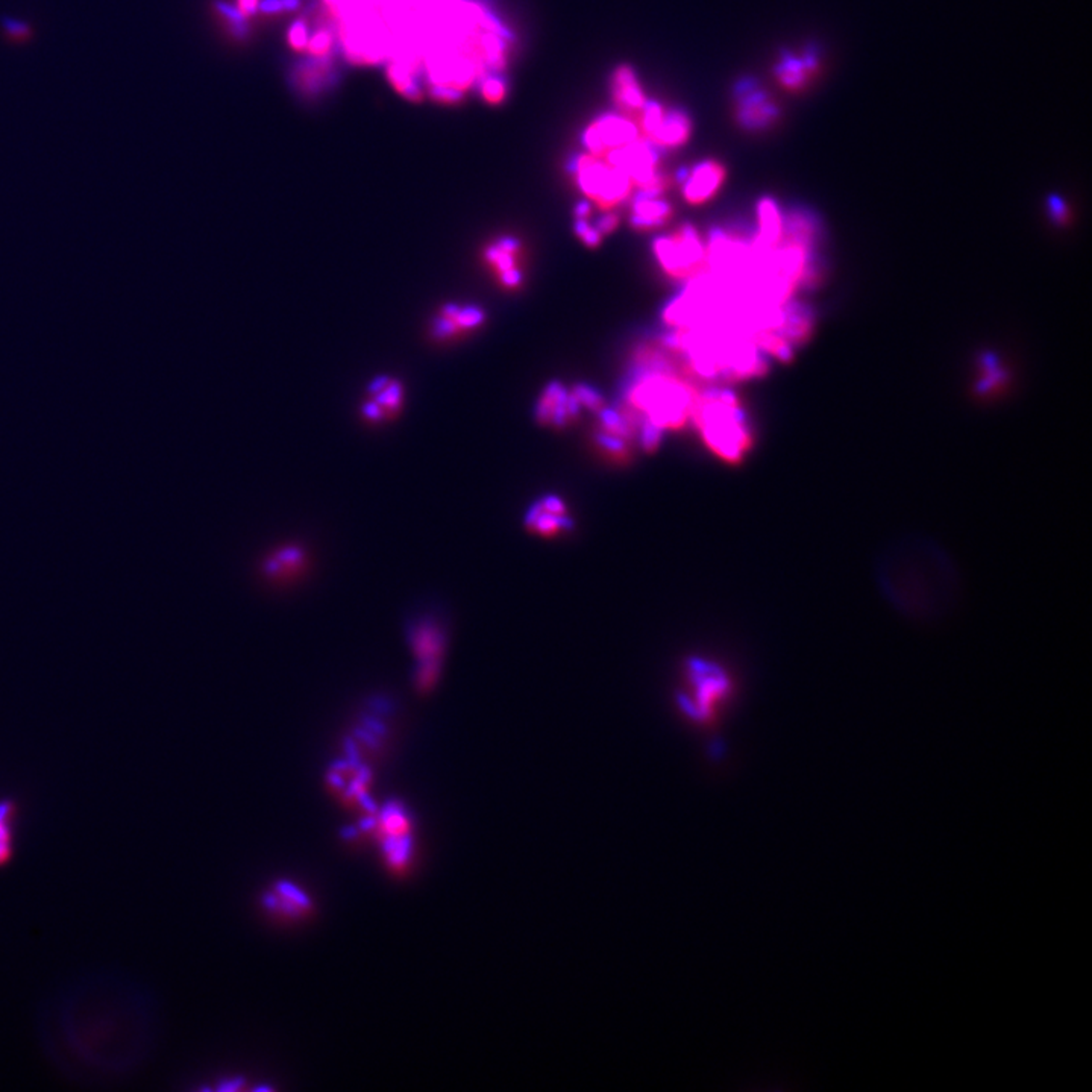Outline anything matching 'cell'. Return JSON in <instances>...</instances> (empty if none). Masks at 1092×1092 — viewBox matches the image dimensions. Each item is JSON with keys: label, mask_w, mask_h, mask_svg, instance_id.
<instances>
[{"label": "cell", "mask_w": 1092, "mask_h": 1092, "mask_svg": "<svg viewBox=\"0 0 1092 1092\" xmlns=\"http://www.w3.org/2000/svg\"><path fill=\"white\" fill-rule=\"evenodd\" d=\"M662 343L682 360L686 376L696 382L728 384L764 377L767 371L765 353L750 337L736 329L675 328Z\"/></svg>", "instance_id": "1"}, {"label": "cell", "mask_w": 1092, "mask_h": 1092, "mask_svg": "<svg viewBox=\"0 0 1092 1092\" xmlns=\"http://www.w3.org/2000/svg\"><path fill=\"white\" fill-rule=\"evenodd\" d=\"M624 405L640 422L661 431H679L690 424L701 387L675 368L636 369Z\"/></svg>", "instance_id": "2"}, {"label": "cell", "mask_w": 1092, "mask_h": 1092, "mask_svg": "<svg viewBox=\"0 0 1092 1092\" xmlns=\"http://www.w3.org/2000/svg\"><path fill=\"white\" fill-rule=\"evenodd\" d=\"M690 424L715 457L728 464L743 461L753 450V431L740 397L725 387L701 389Z\"/></svg>", "instance_id": "3"}, {"label": "cell", "mask_w": 1092, "mask_h": 1092, "mask_svg": "<svg viewBox=\"0 0 1092 1092\" xmlns=\"http://www.w3.org/2000/svg\"><path fill=\"white\" fill-rule=\"evenodd\" d=\"M571 171L580 192L587 197L590 204L604 213L613 211V208L632 197L635 190V182L625 171L592 154L575 157L571 163Z\"/></svg>", "instance_id": "4"}, {"label": "cell", "mask_w": 1092, "mask_h": 1092, "mask_svg": "<svg viewBox=\"0 0 1092 1092\" xmlns=\"http://www.w3.org/2000/svg\"><path fill=\"white\" fill-rule=\"evenodd\" d=\"M653 250L662 271L675 281L689 282L707 273V242L692 223L654 240Z\"/></svg>", "instance_id": "5"}, {"label": "cell", "mask_w": 1092, "mask_h": 1092, "mask_svg": "<svg viewBox=\"0 0 1092 1092\" xmlns=\"http://www.w3.org/2000/svg\"><path fill=\"white\" fill-rule=\"evenodd\" d=\"M688 689L682 696L683 707L693 721H711L717 706L730 692V679L724 669L706 661H692L686 672Z\"/></svg>", "instance_id": "6"}, {"label": "cell", "mask_w": 1092, "mask_h": 1092, "mask_svg": "<svg viewBox=\"0 0 1092 1092\" xmlns=\"http://www.w3.org/2000/svg\"><path fill=\"white\" fill-rule=\"evenodd\" d=\"M639 120L640 134L659 149L683 146L692 133V121L685 111L664 110L657 102H646Z\"/></svg>", "instance_id": "7"}, {"label": "cell", "mask_w": 1092, "mask_h": 1092, "mask_svg": "<svg viewBox=\"0 0 1092 1092\" xmlns=\"http://www.w3.org/2000/svg\"><path fill=\"white\" fill-rule=\"evenodd\" d=\"M639 126L630 118L618 115H604L592 121L583 134V143L589 154L604 158L613 150L640 139Z\"/></svg>", "instance_id": "8"}, {"label": "cell", "mask_w": 1092, "mask_h": 1092, "mask_svg": "<svg viewBox=\"0 0 1092 1092\" xmlns=\"http://www.w3.org/2000/svg\"><path fill=\"white\" fill-rule=\"evenodd\" d=\"M725 178H727V169L719 161H701L700 165H696L690 170H682L679 173L683 199L693 207H700L719 192Z\"/></svg>", "instance_id": "9"}, {"label": "cell", "mask_w": 1092, "mask_h": 1092, "mask_svg": "<svg viewBox=\"0 0 1092 1092\" xmlns=\"http://www.w3.org/2000/svg\"><path fill=\"white\" fill-rule=\"evenodd\" d=\"M484 258L504 289L518 290L522 286V243L518 239L501 237L485 247Z\"/></svg>", "instance_id": "10"}, {"label": "cell", "mask_w": 1092, "mask_h": 1092, "mask_svg": "<svg viewBox=\"0 0 1092 1092\" xmlns=\"http://www.w3.org/2000/svg\"><path fill=\"white\" fill-rule=\"evenodd\" d=\"M580 411L582 407L572 397L571 390L566 389L561 382L553 381L545 387L537 401L535 421L545 427L563 429L574 424Z\"/></svg>", "instance_id": "11"}, {"label": "cell", "mask_w": 1092, "mask_h": 1092, "mask_svg": "<svg viewBox=\"0 0 1092 1092\" xmlns=\"http://www.w3.org/2000/svg\"><path fill=\"white\" fill-rule=\"evenodd\" d=\"M572 519L563 501L558 497H545L530 508L525 516V527L534 534H560L571 529Z\"/></svg>", "instance_id": "12"}, {"label": "cell", "mask_w": 1092, "mask_h": 1092, "mask_svg": "<svg viewBox=\"0 0 1092 1092\" xmlns=\"http://www.w3.org/2000/svg\"><path fill=\"white\" fill-rule=\"evenodd\" d=\"M484 321V311L480 307L448 303L432 322V334L436 339H451L479 328Z\"/></svg>", "instance_id": "13"}, {"label": "cell", "mask_w": 1092, "mask_h": 1092, "mask_svg": "<svg viewBox=\"0 0 1092 1092\" xmlns=\"http://www.w3.org/2000/svg\"><path fill=\"white\" fill-rule=\"evenodd\" d=\"M403 403V387L395 379L378 377L369 386L368 403L363 405V414L369 421H382L398 413Z\"/></svg>", "instance_id": "14"}, {"label": "cell", "mask_w": 1092, "mask_h": 1092, "mask_svg": "<svg viewBox=\"0 0 1092 1092\" xmlns=\"http://www.w3.org/2000/svg\"><path fill=\"white\" fill-rule=\"evenodd\" d=\"M672 218V207L667 200L656 195H633L632 213H630V225L636 231H653L666 225Z\"/></svg>", "instance_id": "15"}, {"label": "cell", "mask_w": 1092, "mask_h": 1092, "mask_svg": "<svg viewBox=\"0 0 1092 1092\" xmlns=\"http://www.w3.org/2000/svg\"><path fill=\"white\" fill-rule=\"evenodd\" d=\"M611 94L614 104L627 113H640L646 97L635 70L630 65H619L611 78Z\"/></svg>", "instance_id": "16"}, {"label": "cell", "mask_w": 1092, "mask_h": 1092, "mask_svg": "<svg viewBox=\"0 0 1092 1092\" xmlns=\"http://www.w3.org/2000/svg\"><path fill=\"white\" fill-rule=\"evenodd\" d=\"M746 89H748V93L741 91L742 93L740 111L741 121L746 128H765L777 118V107L769 102L764 93L756 91L753 86H748Z\"/></svg>", "instance_id": "17"}, {"label": "cell", "mask_w": 1092, "mask_h": 1092, "mask_svg": "<svg viewBox=\"0 0 1092 1092\" xmlns=\"http://www.w3.org/2000/svg\"><path fill=\"white\" fill-rule=\"evenodd\" d=\"M17 806L14 800H0V868L12 862L14 853V819Z\"/></svg>", "instance_id": "18"}, {"label": "cell", "mask_w": 1092, "mask_h": 1092, "mask_svg": "<svg viewBox=\"0 0 1092 1092\" xmlns=\"http://www.w3.org/2000/svg\"><path fill=\"white\" fill-rule=\"evenodd\" d=\"M414 651L424 662H437L442 656L443 637L439 630L431 625H422L414 632Z\"/></svg>", "instance_id": "19"}, {"label": "cell", "mask_w": 1092, "mask_h": 1092, "mask_svg": "<svg viewBox=\"0 0 1092 1092\" xmlns=\"http://www.w3.org/2000/svg\"><path fill=\"white\" fill-rule=\"evenodd\" d=\"M814 55H807L804 60L786 55L782 63L777 67L778 78L785 84L786 87L795 89L800 87L806 79L807 72H811L815 65Z\"/></svg>", "instance_id": "20"}, {"label": "cell", "mask_w": 1092, "mask_h": 1092, "mask_svg": "<svg viewBox=\"0 0 1092 1092\" xmlns=\"http://www.w3.org/2000/svg\"><path fill=\"white\" fill-rule=\"evenodd\" d=\"M480 90H481L485 102H489L490 105H500L507 96V84L504 81L503 76L498 75V73L485 75L482 78Z\"/></svg>", "instance_id": "21"}, {"label": "cell", "mask_w": 1092, "mask_h": 1092, "mask_svg": "<svg viewBox=\"0 0 1092 1092\" xmlns=\"http://www.w3.org/2000/svg\"><path fill=\"white\" fill-rule=\"evenodd\" d=\"M571 390L572 397L579 403L580 407L587 408L592 413H600L607 407L606 401L601 397V393L593 387L585 386V384H577Z\"/></svg>", "instance_id": "22"}, {"label": "cell", "mask_w": 1092, "mask_h": 1092, "mask_svg": "<svg viewBox=\"0 0 1092 1092\" xmlns=\"http://www.w3.org/2000/svg\"><path fill=\"white\" fill-rule=\"evenodd\" d=\"M574 232L580 242L590 249H596L603 243L604 237L595 226L590 225L589 219H575Z\"/></svg>", "instance_id": "23"}, {"label": "cell", "mask_w": 1092, "mask_h": 1092, "mask_svg": "<svg viewBox=\"0 0 1092 1092\" xmlns=\"http://www.w3.org/2000/svg\"><path fill=\"white\" fill-rule=\"evenodd\" d=\"M307 46L308 50H310L311 54L315 55V57H322V55H325L326 52H328L329 46H331V36H329L328 31H319V33L308 41Z\"/></svg>", "instance_id": "24"}, {"label": "cell", "mask_w": 1092, "mask_h": 1092, "mask_svg": "<svg viewBox=\"0 0 1092 1092\" xmlns=\"http://www.w3.org/2000/svg\"><path fill=\"white\" fill-rule=\"evenodd\" d=\"M619 221H621V218H619L616 213L607 211V213H604L603 218L598 219L595 228L600 231L601 236L606 237L618 229Z\"/></svg>", "instance_id": "25"}, {"label": "cell", "mask_w": 1092, "mask_h": 1092, "mask_svg": "<svg viewBox=\"0 0 1092 1092\" xmlns=\"http://www.w3.org/2000/svg\"><path fill=\"white\" fill-rule=\"evenodd\" d=\"M5 33L13 41H25L28 37H31L29 26L26 23L15 22V20L5 22Z\"/></svg>", "instance_id": "26"}, {"label": "cell", "mask_w": 1092, "mask_h": 1092, "mask_svg": "<svg viewBox=\"0 0 1092 1092\" xmlns=\"http://www.w3.org/2000/svg\"><path fill=\"white\" fill-rule=\"evenodd\" d=\"M289 39L290 44L297 50H302L303 47L307 46L308 39L305 26H303L302 23L293 25V28L290 29Z\"/></svg>", "instance_id": "27"}, {"label": "cell", "mask_w": 1092, "mask_h": 1092, "mask_svg": "<svg viewBox=\"0 0 1092 1092\" xmlns=\"http://www.w3.org/2000/svg\"><path fill=\"white\" fill-rule=\"evenodd\" d=\"M260 8L261 12L266 13V14H273V13L284 12V5H282V0H265V2L261 4Z\"/></svg>", "instance_id": "28"}, {"label": "cell", "mask_w": 1092, "mask_h": 1092, "mask_svg": "<svg viewBox=\"0 0 1092 1092\" xmlns=\"http://www.w3.org/2000/svg\"><path fill=\"white\" fill-rule=\"evenodd\" d=\"M258 7V0H239V12L243 15L252 14Z\"/></svg>", "instance_id": "29"}]
</instances>
